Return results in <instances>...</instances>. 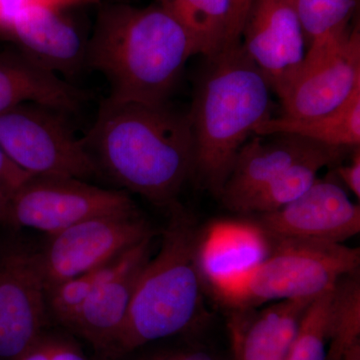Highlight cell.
<instances>
[{"instance_id": "cell-1", "label": "cell", "mask_w": 360, "mask_h": 360, "mask_svg": "<svg viewBox=\"0 0 360 360\" xmlns=\"http://www.w3.org/2000/svg\"><path fill=\"white\" fill-rule=\"evenodd\" d=\"M101 172L153 205L172 207L193 174V141L187 113L167 103L108 97L84 137Z\"/></svg>"}, {"instance_id": "cell-2", "label": "cell", "mask_w": 360, "mask_h": 360, "mask_svg": "<svg viewBox=\"0 0 360 360\" xmlns=\"http://www.w3.org/2000/svg\"><path fill=\"white\" fill-rule=\"evenodd\" d=\"M193 40L160 4H110L99 11L86 63L110 84V98L165 103L189 58Z\"/></svg>"}, {"instance_id": "cell-3", "label": "cell", "mask_w": 360, "mask_h": 360, "mask_svg": "<svg viewBox=\"0 0 360 360\" xmlns=\"http://www.w3.org/2000/svg\"><path fill=\"white\" fill-rule=\"evenodd\" d=\"M188 115L193 174L219 198L239 150L272 117L271 87L241 41L206 58Z\"/></svg>"}, {"instance_id": "cell-4", "label": "cell", "mask_w": 360, "mask_h": 360, "mask_svg": "<svg viewBox=\"0 0 360 360\" xmlns=\"http://www.w3.org/2000/svg\"><path fill=\"white\" fill-rule=\"evenodd\" d=\"M200 236L193 217L177 203L172 205L160 250L142 270L122 328L98 360H122L144 345L202 324Z\"/></svg>"}, {"instance_id": "cell-5", "label": "cell", "mask_w": 360, "mask_h": 360, "mask_svg": "<svg viewBox=\"0 0 360 360\" xmlns=\"http://www.w3.org/2000/svg\"><path fill=\"white\" fill-rule=\"evenodd\" d=\"M359 248L343 243L270 241L269 257L219 300L231 310L315 300L333 290L342 277L359 271Z\"/></svg>"}, {"instance_id": "cell-6", "label": "cell", "mask_w": 360, "mask_h": 360, "mask_svg": "<svg viewBox=\"0 0 360 360\" xmlns=\"http://www.w3.org/2000/svg\"><path fill=\"white\" fill-rule=\"evenodd\" d=\"M0 149L30 176L89 181L101 172L65 111L26 103L0 115Z\"/></svg>"}, {"instance_id": "cell-7", "label": "cell", "mask_w": 360, "mask_h": 360, "mask_svg": "<svg viewBox=\"0 0 360 360\" xmlns=\"http://www.w3.org/2000/svg\"><path fill=\"white\" fill-rule=\"evenodd\" d=\"M136 212L125 191L68 177L30 176L11 191L1 224L53 236L85 220Z\"/></svg>"}, {"instance_id": "cell-8", "label": "cell", "mask_w": 360, "mask_h": 360, "mask_svg": "<svg viewBox=\"0 0 360 360\" xmlns=\"http://www.w3.org/2000/svg\"><path fill=\"white\" fill-rule=\"evenodd\" d=\"M51 321L39 250L21 239L0 246V360H18Z\"/></svg>"}, {"instance_id": "cell-9", "label": "cell", "mask_w": 360, "mask_h": 360, "mask_svg": "<svg viewBox=\"0 0 360 360\" xmlns=\"http://www.w3.org/2000/svg\"><path fill=\"white\" fill-rule=\"evenodd\" d=\"M156 231L141 212L106 215L49 236L39 250L46 290L120 257Z\"/></svg>"}, {"instance_id": "cell-10", "label": "cell", "mask_w": 360, "mask_h": 360, "mask_svg": "<svg viewBox=\"0 0 360 360\" xmlns=\"http://www.w3.org/2000/svg\"><path fill=\"white\" fill-rule=\"evenodd\" d=\"M360 84V32L305 52L295 77L278 94L283 117L309 118L335 110Z\"/></svg>"}, {"instance_id": "cell-11", "label": "cell", "mask_w": 360, "mask_h": 360, "mask_svg": "<svg viewBox=\"0 0 360 360\" xmlns=\"http://www.w3.org/2000/svg\"><path fill=\"white\" fill-rule=\"evenodd\" d=\"M269 240L343 243L360 231L359 205L335 177L317 179L302 195L276 212L251 215Z\"/></svg>"}, {"instance_id": "cell-12", "label": "cell", "mask_w": 360, "mask_h": 360, "mask_svg": "<svg viewBox=\"0 0 360 360\" xmlns=\"http://www.w3.org/2000/svg\"><path fill=\"white\" fill-rule=\"evenodd\" d=\"M270 139L253 135L239 150L219 200L231 212L286 170L300 163H326L335 167L354 149L335 148L293 134H270Z\"/></svg>"}, {"instance_id": "cell-13", "label": "cell", "mask_w": 360, "mask_h": 360, "mask_svg": "<svg viewBox=\"0 0 360 360\" xmlns=\"http://www.w3.org/2000/svg\"><path fill=\"white\" fill-rule=\"evenodd\" d=\"M241 44L277 94L302 65L305 39L291 0H255Z\"/></svg>"}, {"instance_id": "cell-14", "label": "cell", "mask_w": 360, "mask_h": 360, "mask_svg": "<svg viewBox=\"0 0 360 360\" xmlns=\"http://www.w3.org/2000/svg\"><path fill=\"white\" fill-rule=\"evenodd\" d=\"M70 9L49 6L25 7L0 25L23 54L54 75H75L87 59V44Z\"/></svg>"}, {"instance_id": "cell-15", "label": "cell", "mask_w": 360, "mask_h": 360, "mask_svg": "<svg viewBox=\"0 0 360 360\" xmlns=\"http://www.w3.org/2000/svg\"><path fill=\"white\" fill-rule=\"evenodd\" d=\"M270 241L250 220L217 221L201 232L203 281L221 300L269 257Z\"/></svg>"}, {"instance_id": "cell-16", "label": "cell", "mask_w": 360, "mask_h": 360, "mask_svg": "<svg viewBox=\"0 0 360 360\" xmlns=\"http://www.w3.org/2000/svg\"><path fill=\"white\" fill-rule=\"evenodd\" d=\"M314 300H283L262 309L229 310L231 360H285Z\"/></svg>"}, {"instance_id": "cell-17", "label": "cell", "mask_w": 360, "mask_h": 360, "mask_svg": "<svg viewBox=\"0 0 360 360\" xmlns=\"http://www.w3.org/2000/svg\"><path fill=\"white\" fill-rule=\"evenodd\" d=\"M155 236L144 239L132 262L101 284L63 324L86 340L99 356L122 328L142 270L153 255Z\"/></svg>"}, {"instance_id": "cell-18", "label": "cell", "mask_w": 360, "mask_h": 360, "mask_svg": "<svg viewBox=\"0 0 360 360\" xmlns=\"http://www.w3.org/2000/svg\"><path fill=\"white\" fill-rule=\"evenodd\" d=\"M85 98L84 91L37 65L22 52L0 54V115L26 103L65 112L75 111Z\"/></svg>"}, {"instance_id": "cell-19", "label": "cell", "mask_w": 360, "mask_h": 360, "mask_svg": "<svg viewBox=\"0 0 360 360\" xmlns=\"http://www.w3.org/2000/svg\"><path fill=\"white\" fill-rule=\"evenodd\" d=\"M293 134L347 149L360 146V84L335 110L309 118L270 117L255 129V135Z\"/></svg>"}, {"instance_id": "cell-20", "label": "cell", "mask_w": 360, "mask_h": 360, "mask_svg": "<svg viewBox=\"0 0 360 360\" xmlns=\"http://www.w3.org/2000/svg\"><path fill=\"white\" fill-rule=\"evenodd\" d=\"M174 15L193 40L196 54L210 58L226 39L231 0H158Z\"/></svg>"}, {"instance_id": "cell-21", "label": "cell", "mask_w": 360, "mask_h": 360, "mask_svg": "<svg viewBox=\"0 0 360 360\" xmlns=\"http://www.w3.org/2000/svg\"><path fill=\"white\" fill-rule=\"evenodd\" d=\"M360 352L359 270L342 277L331 293L326 360H349Z\"/></svg>"}, {"instance_id": "cell-22", "label": "cell", "mask_w": 360, "mask_h": 360, "mask_svg": "<svg viewBox=\"0 0 360 360\" xmlns=\"http://www.w3.org/2000/svg\"><path fill=\"white\" fill-rule=\"evenodd\" d=\"M302 25L307 51L347 35L359 0H291Z\"/></svg>"}, {"instance_id": "cell-23", "label": "cell", "mask_w": 360, "mask_h": 360, "mask_svg": "<svg viewBox=\"0 0 360 360\" xmlns=\"http://www.w3.org/2000/svg\"><path fill=\"white\" fill-rule=\"evenodd\" d=\"M141 243L110 262L63 281L47 291L51 319L63 326L96 288L120 274L132 262Z\"/></svg>"}, {"instance_id": "cell-24", "label": "cell", "mask_w": 360, "mask_h": 360, "mask_svg": "<svg viewBox=\"0 0 360 360\" xmlns=\"http://www.w3.org/2000/svg\"><path fill=\"white\" fill-rule=\"evenodd\" d=\"M326 167V163L319 161L295 165L251 194L236 213L251 217L276 212L290 205L314 184L319 170Z\"/></svg>"}, {"instance_id": "cell-25", "label": "cell", "mask_w": 360, "mask_h": 360, "mask_svg": "<svg viewBox=\"0 0 360 360\" xmlns=\"http://www.w3.org/2000/svg\"><path fill=\"white\" fill-rule=\"evenodd\" d=\"M333 290L310 303L285 360H326Z\"/></svg>"}, {"instance_id": "cell-26", "label": "cell", "mask_w": 360, "mask_h": 360, "mask_svg": "<svg viewBox=\"0 0 360 360\" xmlns=\"http://www.w3.org/2000/svg\"><path fill=\"white\" fill-rule=\"evenodd\" d=\"M136 360H224L202 347L163 348L142 355Z\"/></svg>"}, {"instance_id": "cell-27", "label": "cell", "mask_w": 360, "mask_h": 360, "mask_svg": "<svg viewBox=\"0 0 360 360\" xmlns=\"http://www.w3.org/2000/svg\"><path fill=\"white\" fill-rule=\"evenodd\" d=\"M253 1L255 0H231V14L224 46L241 41V34L245 27L246 18Z\"/></svg>"}, {"instance_id": "cell-28", "label": "cell", "mask_w": 360, "mask_h": 360, "mask_svg": "<svg viewBox=\"0 0 360 360\" xmlns=\"http://www.w3.org/2000/svg\"><path fill=\"white\" fill-rule=\"evenodd\" d=\"M335 175L340 179L347 189L354 194L355 198H360V149L352 150V158L348 163H340L335 165Z\"/></svg>"}, {"instance_id": "cell-29", "label": "cell", "mask_w": 360, "mask_h": 360, "mask_svg": "<svg viewBox=\"0 0 360 360\" xmlns=\"http://www.w3.org/2000/svg\"><path fill=\"white\" fill-rule=\"evenodd\" d=\"M30 176V175L13 165L0 149V184L15 188Z\"/></svg>"}, {"instance_id": "cell-30", "label": "cell", "mask_w": 360, "mask_h": 360, "mask_svg": "<svg viewBox=\"0 0 360 360\" xmlns=\"http://www.w3.org/2000/svg\"><path fill=\"white\" fill-rule=\"evenodd\" d=\"M51 360H89L70 341L52 336Z\"/></svg>"}, {"instance_id": "cell-31", "label": "cell", "mask_w": 360, "mask_h": 360, "mask_svg": "<svg viewBox=\"0 0 360 360\" xmlns=\"http://www.w3.org/2000/svg\"><path fill=\"white\" fill-rule=\"evenodd\" d=\"M52 336L42 335L18 360H51Z\"/></svg>"}, {"instance_id": "cell-32", "label": "cell", "mask_w": 360, "mask_h": 360, "mask_svg": "<svg viewBox=\"0 0 360 360\" xmlns=\"http://www.w3.org/2000/svg\"><path fill=\"white\" fill-rule=\"evenodd\" d=\"M13 189L6 186V184H0V224H1L2 217H4L7 201H8L9 196H11V191Z\"/></svg>"}]
</instances>
